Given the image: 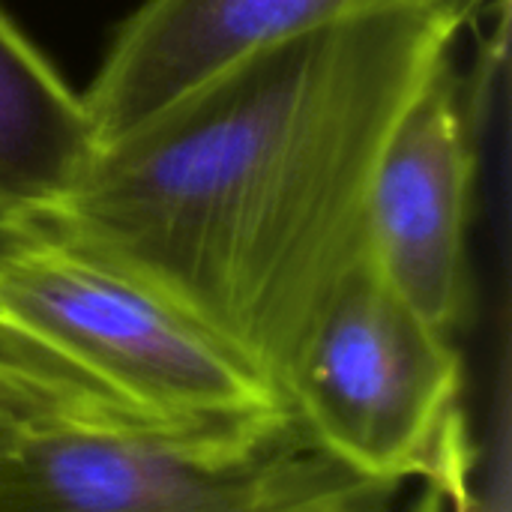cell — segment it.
I'll list each match as a JSON object with an SVG mask.
<instances>
[{"instance_id":"obj_7","label":"cell","mask_w":512,"mask_h":512,"mask_svg":"<svg viewBox=\"0 0 512 512\" xmlns=\"http://www.w3.org/2000/svg\"><path fill=\"white\" fill-rule=\"evenodd\" d=\"M96 150L81 93L0 6V201L21 219L57 207Z\"/></svg>"},{"instance_id":"obj_1","label":"cell","mask_w":512,"mask_h":512,"mask_svg":"<svg viewBox=\"0 0 512 512\" xmlns=\"http://www.w3.org/2000/svg\"><path fill=\"white\" fill-rule=\"evenodd\" d=\"M465 24L402 3L264 45L102 144L27 219L150 285L282 390L366 258L381 150Z\"/></svg>"},{"instance_id":"obj_10","label":"cell","mask_w":512,"mask_h":512,"mask_svg":"<svg viewBox=\"0 0 512 512\" xmlns=\"http://www.w3.org/2000/svg\"><path fill=\"white\" fill-rule=\"evenodd\" d=\"M444 507H447L444 492H441V489H435V486H426V489H423V495L408 507V512H444Z\"/></svg>"},{"instance_id":"obj_8","label":"cell","mask_w":512,"mask_h":512,"mask_svg":"<svg viewBox=\"0 0 512 512\" xmlns=\"http://www.w3.org/2000/svg\"><path fill=\"white\" fill-rule=\"evenodd\" d=\"M63 426H177L126 402L0 315V450Z\"/></svg>"},{"instance_id":"obj_6","label":"cell","mask_w":512,"mask_h":512,"mask_svg":"<svg viewBox=\"0 0 512 512\" xmlns=\"http://www.w3.org/2000/svg\"><path fill=\"white\" fill-rule=\"evenodd\" d=\"M402 3L453 6L474 24L489 0H144L81 93L99 144L171 105L228 63L288 36Z\"/></svg>"},{"instance_id":"obj_11","label":"cell","mask_w":512,"mask_h":512,"mask_svg":"<svg viewBox=\"0 0 512 512\" xmlns=\"http://www.w3.org/2000/svg\"><path fill=\"white\" fill-rule=\"evenodd\" d=\"M21 222H24V219H21L18 213H12V210L0 201V246L9 243V240L15 237V231L21 228Z\"/></svg>"},{"instance_id":"obj_9","label":"cell","mask_w":512,"mask_h":512,"mask_svg":"<svg viewBox=\"0 0 512 512\" xmlns=\"http://www.w3.org/2000/svg\"><path fill=\"white\" fill-rule=\"evenodd\" d=\"M489 471L474 483V468L459 474L444 498L453 512H512V414H510V375L501 369L498 402H495V429L489 438Z\"/></svg>"},{"instance_id":"obj_2","label":"cell","mask_w":512,"mask_h":512,"mask_svg":"<svg viewBox=\"0 0 512 512\" xmlns=\"http://www.w3.org/2000/svg\"><path fill=\"white\" fill-rule=\"evenodd\" d=\"M399 489L339 462L297 414L219 429L63 426L0 450V512H390Z\"/></svg>"},{"instance_id":"obj_3","label":"cell","mask_w":512,"mask_h":512,"mask_svg":"<svg viewBox=\"0 0 512 512\" xmlns=\"http://www.w3.org/2000/svg\"><path fill=\"white\" fill-rule=\"evenodd\" d=\"M0 315L159 420L237 426L294 414L240 351L42 222L24 219L0 246Z\"/></svg>"},{"instance_id":"obj_4","label":"cell","mask_w":512,"mask_h":512,"mask_svg":"<svg viewBox=\"0 0 512 512\" xmlns=\"http://www.w3.org/2000/svg\"><path fill=\"white\" fill-rule=\"evenodd\" d=\"M462 354L417 315L369 255L345 276L285 396L312 438L348 468L447 486L477 465L462 408Z\"/></svg>"},{"instance_id":"obj_5","label":"cell","mask_w":512,"mask_h":512,"mask_svg":"<svg viewBox=\"0 0 512 512\" xmlns=\"http://www.w3.org/2000/svg\"><path fill=\"white\" fill-rule=\"evenodd\" d=\"M474 177V111L450 54L399 114L366 204L369 261L417 315L450 339L471 312Z\"/></svg>"}]
</instances>
